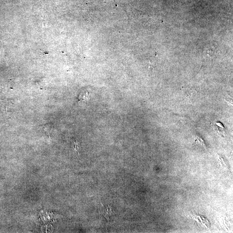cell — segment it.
Returning a JSON list of instances; mask_svg holds the SVG:
<instances>
[{
	"mask_svg": "<svg viewBox=\"0 0 233 233\" xmlns=\"http://www.w3.org/2000/svg\"><path fill=\"white\" fill-rule=\"evenodd\" d=\"M103 215H104L105 217H106L105 218L107 219L109 218V217L111 216V214L113 213L112 211L110 210V209H109L106 208L105 209L103 210Z\"/></svg>",
	"mask_w": 233,
	"mask_h": 233,
	"instance_id": "obj_1",
	"label": "cell"
}]
</instances>
